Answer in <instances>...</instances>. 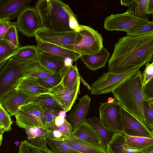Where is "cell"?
Wrapping results in <instances>:
<instances>
[{"mask_svg": "<svg viewBox=\"0 0 153 153\" xmlns=\"http://www.w3.org/2000/svg\"><path fill=\"white\" fill-rule=\"evenodd\" d=\"M47 138L46 136H43L22 141L19 146V153H54L47 146Z\"/></svg>", "mask_w": 153, "mask_h": 153, "instance_id": "obj_20", "label": "cell"}, {"mask_svg": "<svg viewBox=\"0 0 153 153\" xmlns=\"http://www.w3.org/2000/svg\"><path fill=\"white\" fill-rule=\"evenodd\" d=\"M143 86L145 99L153 100V78L146 84Z\"/></svg>", "mask_w": 153, "mask_h": 153, "instance_id": "obj_42", "label": "cell"}, {"mask_svg": "<svg viewBox=\"0 0 153 153\" xmlns=\"http://www.w3.org/2000/svg\"><path fill=\"white\" fill-rule=\"evenodd\" d=\"M0 128H2V126H1L0 123Z\"/></svg>", "mask_w": 153, "mask_h": 153, "instance_id": "obj_54", "label": "cell"}, {"mask_svg": "<svg viewBox=\"0 0 153 153\" xmlns=\"http://www.w3.org/2000/svg\"><path fill=\"white\" fill-rule=\"evenodd\" d=\"M14 23L8 19L0 17V41L3 39L9 28Z\"/></svg>", "mask_w": 153, "mask_h": 153, "instance_id": "obj_41", "label": "cell"}, {"mask_svg": "<svg viewBox=\"0 0 153 153\" xmlns=\"http://www.w3.org/2000/svg\"><path fill=\"white\" fill-rule=\"evenodd\" d=\"M61 72L62 76V82L66 87L74 84L77 79L79 74L75 65H72L69 67L65 66Z\"/></svg>", "mask_w": 153, "mask_h": 153, "instance_id": "obj_30", "label": "cell"}, {"mask_svg": "<svg viewBox=\"0 0 153 153\" xmlns=\"http://www.w3.org/2000/svg\"><path fill=\"white\" fill-rule=\"evenodd\" d=\"M110 56L109 53L103 47L98 53L91 55H81L80 58L88 69L96 71L105 66Z\"/></svg>", "mask_w": 153, "mask_h": 153, "instance_id": "obj_22", "label": "cell"}, {"mask_svg": "<svg viewBox=\"0 0 153 153\" xmlns=\"http://www.w3.org/2000/svg\"><path fill=\"white\" fill-rule=\"evenodd\" d=\"M47 144L54 153H82L75 150L60 139L47 138Z\"/></svg>", "mask_w": 153, "mask_h": 153, "instance_id": "obj_29", "label": "cell"}, {"mask_svg": "<svg viewBox=\"0 0 153 153\" xmlns=\"http://www.w3.org/2000/svg\"><path fill=\"white\" fill-rule=\"evenodd\" d=\"M137 151L141 153H153V146L148 147Z\"/></svg>", "mask_w": 153, "mask_h": 153, "instance_id": "obj_46", "label": "cell"}, {"mask_svg": "<svg viewBox=\"0 0 153 153\" xmlns=\"http://www.w3.org/2000/svg\"><path fill=\"white\" fill-rule=\"evenodd\" d=\"M4 132V131L2 128H0V134H3Z\"/></svg>", "mask_w": 153, "mask_h": 153, "instance_id": "obj_52", "label": "cell"}, {"mask_svg": "<svg viewBox=\"0 0 153 153\" xmlns=\"http://www.w3.org/2000/svg\"><path fill=\"white\" fill-rule=\"evenodd\" d=\"M91 101L90 97L86 94L80 98L78 103L66 116V120L71 124L72 131L82 122L86 121V115Z\"/></svg>", "mask_w": 153, "mask_h": 153, "instance_id": "obj_15", "label": "cell"}, {"mask_svg": "<svg viewBox=\"0 0 153 153\" xmlns=\"http://www.w3.org/2000/svg\"><path fill=\"white\" fill-rule=\"evenodd\" d=\"M4 65L0 66V70L4 66Z\"/></svg>", "mask_w": 153, "mask_h": 153, "instance_id": "obj_53", "label": "cell"}, {"mask_svg": "<svg viewBox=\"0 0 153 153\" xmlns=\"http://www.w3.org/2000/svg\"><path fill=\"white\" fill-rule=\"evenodd\" d=\"M42 107L45 123L50 130L52 131L54 129V120L58 116L59 111L62 109L58 107L46 105H43Z\"/></svg>", "mask_w": 153, "mask_h": 153, "instance_id": "obj_32", "label": "cell"}, {"mask_svg": "<svg viewBox=\"0 0 153 153\" xmlns=\"http://www.w3.org/2000/svg\"><path fill=\"white\" fill-rule=\"evenodd\" d=\"M66 112L64 110H60L58 113V116H60L64 118L66 117Z\"/></svg>", "mask_w": 153, "mask_h": 153, "instance_id": "obj_49", "label": "cell"}, {"mask_svg": "<svg viewBox=\"0 0 153 153\" xmlns=\"http://www.w3.org/2000/svg\"><path fill=\"white\" fill-rule=\"evenodd\" d=\"M15 90L31 96L48 93V90L41 86L38 79L27 75L19 80Z\"/></svg>", "mask_w": 153, "mask_h": 153, "instance_id": "obj_17", "label": "cell"}, {"mask_svg": "<svg viewBox=\"0 0 153 153\" xmlns=\"http://www.w3.org/2000/svg\"><path fill=\"white\" fill-rule=\"evenodd\" d=\"M80 82L79 76L75 82L68 87H65L62 81L48 90V92L60 104L62 109L67 112L71 110L80 93Z\"/></svg>", "mask_w": 153, "mask_h": 153, "instance_id": "obj_11", "label": "cell"}, {"mask_svg": "<svg viewBox=\"0 0 153 153\" xmlns=\"http://www.w3.org/2000/svg\"><path fill=\"white\" fill-rule=\"evenodd\" d=\"M35 7L42 27L56 31L73 30L69 22L76 16L68 4L59 0H39Z\"/></svg>", "mask_w": 153, "mask_h": 153, "instance_id": "obj_3", "label": "cell"}, {"mask_svg": "<svg viewBox=\"0 0 153 153\" xmlns=\"http://www.w3.org/2000/svg\"><path fill=\"white\" fill-rule=\"evenodd\" d=\"M148 0H121L122 5L128 7L127 11L136 17L144 18L147 14Z\"/></svg>", "mask_w": 153, "mask_h": 153, "instance_id": "obj_25", "label": "cell"}, {"mask_svg": "<svg viewBox=\"0 0 153 153\" xmlns=\"http://www.w3.org/2000/svg\"><path fill=\"white\" fill-rule=\"evenodd\" d=\"M146 67L142 74L143 86L146 84L153 78V62H149L146 65Z\"/></svg>", "mask_w": 153, "mask_h": 153, "instance_id": "obj_40", "label": "cell"}, {"mask_svg": "<svg viewBox=\"0 0 153 153\" xmlns=\"http://www.w3.org/2000/svg\"><path fill=\"white\" fill-rule=\"evenodd\" d=\"M79 78L80 81H81L83 85L86 86L87 89L91 91V86L87 83V82L82 77L80 74H79Z\"/></svg>", "mask_w": 153, "mask_h": 153, "instance_id": "obj_48", "label": "cell"}, {"mask_svg": "<svg viewBox=\"0 0 153 153\" xmlns=\"http://www.w3.org/2000/svg\"><path fill=\"white\" fill-rule=\"evenodd\" d=\"M139 68L126 72L113 73L108 71L102 75L91 84L90 94L94 95L112 92L126 80L136 73Z\"/></svg>", "mask_w": 153, "mask_h": 153, "instance_id": "obj_7", "label": "cell"}, {"mask_svg": "<svg viewBox=\"0 0 153 153\" xmlns=\"http://www.w3.org/2000/svg\"><path fill=\"white\" fill-rule=\"evenodd\" d=\"M153 0H148L147 10V14H153Z\"/></svg>", "mask_w": 153, "mask_h": 153, "instance_id": "obj_45", "label": "cell"}, {"mask_svg": "<svg viewBox=\"0 0 153 153\" xmlns=\"http://www.w3.org/2000/svg\"><path fill=\"white\" fill-rule=\"evenodd\" d=\"M43 105L32 101L20 106L14 115L16 125L24 129L37 127L50 131L44 119Z\"/></svg>", "mask_w": 153, "mask_h": 153, "instance_id": "obj_6", "label": "cell"}, {"mask_svg": "<svg viewBox=\"0 0 153 153\" xmlns=\"http://www.w3.org/2000/svg\"><path fill=\"white\" fill-rule=\"evenodd\" d=\"M18 38V30L14 22L9 28L3 39L13 48L17 49L20 47Z\"/></svg>", "mask_w": 153, "mask_h": 153, "instance_id": "obj_36", "label": "cell"}, {"mask_svg": "<svg viewBox=\"0 0 153 153\" xmlns=\"http://www.w3.org/2000/svg\"><path fill=\"white\" fill-rule=\"evenodd\" d=\"M3 139V134H0V146H1Z\"/></svg>", "mask_w": 153, "mask_h": 153, "instance_id": "obj_51", "label": "cell"}, {"mask_svg": "<svg viewBox=\"0 0 153 153\" xmlns=\"http://www.w3.org/2000/svg\"><path fill=\"white\" fill-rule=\"evenodd\" d=\"M62 76L60 72L45 78L38 79L39 83L44 88L49 90L59 84L62 81Z\"/></svg>", "mask_w": 153, "mask_h": 153, "instance_id": "obj_34", "label": "cell"}, {"mask_svg": "<svg viewBox=\"0 0 153 153\" xmlns=\"http://www.w3.org/2000/svg\"><path fill=\"white\" fill-rule=\"evenodd\" d=\"M24 129L27 135V140L29 141L41 136H46L47 137L50 131L37 127H30Z\"/></svg>", "mask_w": 153, "mask_h": 153, "instance_id": "obj_39", "label": "cell"}, {"mask_svg": "<svg viewBox=\"0 0 153 153\" xmlns=\"http://www.w3.org/2000/svg\"><path fill=\"white\" fill-rule=\"evenodd\" d=\"M36 48L39 51L46 52L65 58H70L73 61L77 60L81 55L73 51L53 44L46 42L35 39Z\"/></svg>", "mask_w": 153, "mask_h": 153, "instance_id": "obj_21", "label": "cell"}, {"mask_svg": "<svg viewBox=\"0 0 153 153\" xmlns=\"http://www.w3.org/2000/svg\"><path fill=\"white\" fill-rule=\"evenodd\" d=\"M65 58L40 51H39L38 56L39 60L42 65L54 74L60 72L64 67Z\"/></svg>", "mask_w": 153, "mask_h": 153, "instance_id": "obj_23", "label": "cell"}, {"mask_svg": "<svg viewBox=\"0 0 153 153\" xmlns=\"http://www.w3.org/2000/svg\"><path fill=\"white\" fill-rule=\"evenodd\" d=\"M38 58L23 61L10 58L0 70V101L15 90L20 79L37 66Z\"/></svg>", "mask_w": 153, "mask_h": 153, "instance_id": "obj_4", "label": "cell"}, {"mask_svg": "<svg viewBox=\"0 0 153 153\" xmlns=\"http://www.w3.org/2000/svg\"><path fill=\"white\" fill-rule=\"evenodd\" d=\"M73 61L71 58H65L64 60V65L65 66L69 67L72 65Z\"/></svg>", "mask_w": 153, "mask_h": 153, "instance_id": "obj_47", "label": "cell"}, {"mask_svg": "<svg viewBox=\"0 0 153 153\" xmlns=\"http://www.w3.org/2000/svg\"><path fill=\"white\" fill-rule=\"evenodd\" d=\"M86 121L95 129L103 143L106 146L111 138L113 133L106 129L96 116L88 118Z\"/></svg>", "mask_w": 153, "mask_h": 153, "instance_id": "obj_28", "label": "cell"}, {"mask_svg": "<svg viewBox=\"0 0 153 153\" xmlns=\"http://www.w3.org/2000/svg\"><path fill=\"white\" fill-rule=\"evenodd\" d=\"M32 102L43 105L56 106L62 108L60 104L49 93L37 96Z\"/></svg>", "mask_w": 153, "mask_h": 153, "instance_id": "obj_38", "label": "cell"}, {"mask_svg": "<svg viewBox=\"0 0 153 153\" xmlns=\"http://www.w3.org/2000/svg\"><path fill=\"white\" fill-rule=\"evenodd\" d=\"M34 36L35 39L60 47L75 44L82 39L79 33L74 30L56 31L42 27L36 32Z\"/></svg>", "mask_w": 153, "mask_h": 153, "instance_id": "obj_10", "label": "cell"}, {"mask_svg": "<svg viewBox=\"0 0 153 153\" xmlns=\"http://www.w3.org/2000/svg\"><path fill=\"white\" fill-rule=\"evenodd\" d=\"M124 134L128 135L153 138L152 134L144 124L121 107Z\"/></svg>", "mask_w": 153, "mask_h": 153, "instance_id": "obj_13", "label": "cell"}, {"mask_svg": "<svg viewBox=\"0 0 153 153\" xmlns=\"http://www.w3.org/2000/svg\"><path fill=\"white\" fill-rule=\"evenodd\" d=\"M126 34L129 36H138L153 33V22L150 21L141 25L136 26L128 30Z\"/></svg>", "mask_w": 153, "mask_h": 153, "instance_id": "obj_35", "label": "cell"}, {"mask_svg": "<svg viewBox=\"0 0 153 153\" xmlns=\"http://www.w3.org/2000/svg\"><path fill=\"white\" fill-rule=\"evenodd\" d=\"M39 52L35 46L27 45L18 48L11 57L20 61H27L38 58Z\"/></svg>", "mask_w": 153, "mask_h": 153, "instance_id": "obj_27", "label": "cell"}, {"mask_svg": "<svg viewBox=\"0 0 153 153\" xmlns=\"http://www.w3.org/2000/svg\"><path fill=\"white\" fill-rule=\"evenodd\" d=\"M125 143L128 146L135 150H139L153 146V138L135 137L124 134Z\"/></svg>", "mask_w": 153, "mask_h": 153, "instance_id": "obj_26", "label": "cell"}, {"mask_svg": "<svg viewBox=\"0 0 153 153\" xmlns=\"http://www.w3.org/2000/svg\"><path fill=\"white\" fill-rule=\"evenodd\" d=\"M71 133L79 139L106 148L95 129L86 121L82 122Z\"/></svg>", "mask_w": 153, "mask_h": 153, "instance_id": "obj_19", "label": "cell"}, {"mask_svg": "<svg viewBox=\"0 0 153 153\" xmlns=\"http://www.w3.org/2000/svg\"><path fill=\"white\" fill-rule=\"evenodd\" d=\"M121 106L115 99L112 103H101L99 119L104 126L113 133L124 134Z\"/></svg>", "mask_w": 153, "mask_h": 153, "instance_id": "obj_8", "label": "cell"}, {"mask_svg": "<svg viewBox=\"0 0 153 153\" xmlns=\"http://www.w3.org/2000/svg\"><path fill=\"white\" fill-rule=\"evenodd\" d=\"M65 118H63L60 116H57L55 118L54 121L53 130L56 129L58 127L63 124L65 122Z\"/></svg>", "mask_w": 153, "mask_h": 153, "instance_id": "obj_44", "label": "cell"}, {"mask_svg": "<svg viewBox=\"0 0 153 153\" xmlns=\"http://www.w3.org/2000/svg\"><path fill=\"white\" fill-rule=\"evenodd\" d=\"M106 148L108 153H141L126 144L124 134L122 133H113Z\"/></svg>", "mask_w": 153, "mask_h": 153, "instance_id": "obj_24", "label": "cell"}, {"mask_svg": "<svg viewBox=\"0 0 153 153\" xmlns=\"http://www.w3.org/2000/svg\"><path fill=\"white\" fill-rule=\"evenodd\" d=\"M0 123L4 131H9L12 130L11 125L13 121L10 116L3 107L0 101Z\"/></svg>", "mask_w": 153, "mask_h": 153, "instance_id": "obj_37", "label": "cell"}, {"mask_svg": "<svg viewBox=\"0 0 153 153\" xmlns=\"http://www.w3.org/2000/svg\"><path fill=\"white\" fill-rule=\"evenodd\" d=\"M150 22L146 18L135 16L126 11L121 13L111 14L107 16L104 20V28L108 31H120L126 32L128 30Z\"/></svg>", "mask_w": 153, "mask_h": 153, "instance_id": "obj_9", "label": "cell"}, {"mask_svg": "<svg viewBox=\"0 0 153 153\" xmlns=\"http://www.w3.org/2000/svg\"><path fill=\"white\" fill-rule=\"evenodd\" d=\"M115 100V99L114 98H113L112 97H110L108 98V99L107 102L110 103H112Z\"/></svg>", "mask_w": 153, "mask_h": 153, "instance_id": "obj_50", "label": "cell"}, {"mask_svg": "<svg viewBox=\"0 0 153 153\" xmlns=\"http://www.w3.org/2000/svg\"><path fill=\"white\" fill-rule=\"evenodd\" d=\"M153 33L127 36L115 44L108 61L109 71L120 73L140 68L152 60Z\"/></svg>", "mask_w": 153, "mask_h": 153, "instance_id": "obj_1", "label": "cell"}, {"mask_svg": "<svg viewBox=\"0 0 153 153\" xmlns=\"http://www.w3.org/2000/svg\"><path fill=\"white\" fill-rule=\"evenodd\" d=\"M144 120L143 123L153 134V100L145 99L143 105Z\"/></svg>", "mask_w": 153, "mask_h": 153, "instance_id": "obj_31", "label": "cell"}, {"mask_svg": "<svg viewBox=\"0 0 153 153\" xmlns=\"http://www.w3.org/2000/svg\"><path fill=\"white\" fill-rule=\"evenodd\" d=\"M56 129L60 131L63 137L69 135L72 132V126L66 119L63 124Z\"/></svg>", "mask_w": 153, "mask_h": 153, "instance_id": "obj_43", "label": "cell"}, {"mask_svg": "<svg viewBox=\"0 0 153 153\" xmlns=\"http://www.w3.org/2000/svg\"><path fill=\"white\" fill-rule=\"evenodd\" d=\"M15 25L23 35L28 37L34 36L36 32L42 27L39 15L35 7H28L20 14Z\"/></svg>", "mask_w": 153, "mask_h": 153, "instance_id": "obj_12", "label": "cell"}, {"mask_svg": "<svg viewBox=\"0 0 153 153\" xmlns=\"http://www.w3.org/2000/svg\"><path fill=\"white\" fill-rule=\"evenodd\" d=\"M78 33L82 39L78 42L61 47L82 55H91L99 53L103 46L102 37L97 31L91 27L79 25Z\"/></svg>", "mask_w": 153, "mask_h": 153, "instance_id": "obj_5", "label": "cell"}, {"mask_svg": "<svg viewBox=\"0 0 153 153\" xmlns=\"http://www.w3.org/2000/svg\"><path fill=\"white\" fill-rule=\"evenodd\" d=\"M37 97L26 95L14 90L0 101L3 107L12 116L16 114L20 106L32 102Z\"/></svg>", "mask_w": 153, "mask_h": 153, "instance_id": "obj_14", "label": "cell"}, {"mask_svg": "<svg viewBox=\"0 0 153 153\" xmlns=\"http://www.w3.org/2000/svg\"><path fill=\"white\" fill-rule=\"evenodd\" d=\"M32 0H0V17L10 20L17 19L29 7Z\"/></svg>", "mask_w": 153, "mask_h": 153, "instance_id": "obj_16", "label": "cell"}, {"mask_svg": "<svg viewBox=\"0 0 153 153\" xmlns=\"http://www.w3.org/2000/svg\"><path fill=\"white\" fill-rule=\"evenodd\" d=\"M142 74L139 70L112 92L114 98L121 106L143 123L144 120L143 105L145 97Z\"/></svg>", "mask_w": 153, "mask_h": 153, "instance_id": "obj_2", "label": "cell"}, {"mask_svg": "<svg viewBox=\"0 0 153 153\" xmlns=\"http://www.w3.org/2000/svg\"><path fill=\"white\" fill-rule=\"evenodd\" d=\"M75 150L82 153H108L106 148L77 138L71 133L60 139Z\"/></svg>", "mask_w": 153, "mask_h": 153, "instance_id": "obj_18", "label": "cell"}, {"mask_svg": "<svg viewBox=\"0 0 153 153\" xmlns=\"http://www.w3.org/2000/svg\"><path fill=\"white\" fill-rule=\"evenodd\" d=\"M17 49L12 47L4 39L0 41V66L4 65L16 53Z\"/></svg>", "mask_w": 153, "mask_h": 153, "instance_id": "obj_33", "label": "cell"}]
</instances>
